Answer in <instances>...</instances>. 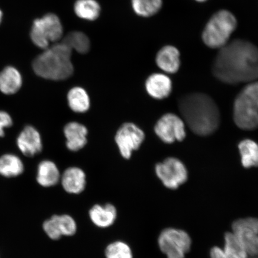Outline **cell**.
I'll use <instances>...</instances> for the list:
<instances>
[{
	"label": "cell",
	"mask_w": 258,
	"mask_h": 258,
	"mask_svg": "<svg viewBox=\"0 0 258 258\" xmlns=\"http://www.w3.org/2000/svg\"><path fill=\"white\" fill-rule=\"evenodd\" d=\"M216 78L228 85L258 80V48L250 42L237 39L219 49L213 64Z\"/></svg>",
	"instance_id": "cell-1"
},
{
	"label": "cell",
	"mask_w": 258,
	"mask_h": 258,
	"mask_svg": "<svg viewBox=\"0 0 258 258\" xmlns=\"http://www.w3.org/2000/svg\"><path fill=\"white\" fill-rule=\"evenodd\" d=\"M178 107L185 124L199 136L214 134L220 124L218 106L211 96L205 93H191L182 96Z\"/></svg>",
	"instance_id": "cell-2"
},
{
	"label": "cell",
	"mask_w": 258,
	"mask_h": 258,
	"mask_svg": "<svg viewBox=\"0 0 258 258\" xmlns=\"http://www.w3.org/2000/svg\"><path fill=\"white\" fill-rule=\"evenodd\" d=\"M72 53L73 51L62 42L54 43L35 58L32 68L35 73L42 78L55 81L66 80L74 72Z\"/></svg>",
	"instance_id": "cell-3"
},
{
	"label": "cell",
	"mask_w": 258,
	"mask_h": 258,
	"mask_svg": "<svg viewBox=\"0 0 258 258\" xmlns=\"http://www.w3.org/2000/svg\"><path fill=\"white\" fill-rule=\"evenodd\" d=\"M235 124L244 131L258 128V82H251L241 90L234 103Z\"/></svg>",
	"instance_id": "cell-4"
},
{
	"label": "cell",
	"mask_w": 258,
	"mask_h": 258,
	"mask_svg": "<svg viewBox=\"0 0 258 258\" xmlns=\"http://www.w3.org/2000/svg\"><path fill=\"white\" fill-rule=\"evenodd\" d=\"M237 20L227 10H221L213 15L202 32L203 43L209 48L220 49L229 43L236 30Z\"/></svg>",
	"instance_id": "cell-5"
},
{
	"label": "cell",
	"mask_w": 258,
	"mask_h": 258,
	"mask_svg": "<svg viewBox=\"0 0 258 258\" xmlns=\"http://www.w3.org/2000/svg\"><path fill=\"white\" fill-rule=\"evenodd\" d=\"M63 35V25L59 18L55 14H48L35 19L30 36L35 46L44 50L50 46V43H58Z\"/></svg>",
	"instance_id": "cell-6"
},
{
	"label": "cell",
	"mask_w": 258,
	"mask_h": 258,
	"mask_svg": "<svg viewBox=\"0 0 258 258\" xmlns=\"http://www.w3.org/2000/svg\"><path fill=\"white\" fill-rule=\"evenodd\" d=\"M158 243L167 258H185L191 249V238L184 230L168 228L161 231Z\"/></svg>",
	"instance_id": "cell-7"
},
{
	"label": "cell",
	"mask_w": 258,
	"mask_h": 258,
	"mask_svg": "<svg viewBox=\"0 0 258 258\" xmlns=\"http://www.w3.org/2000/svg\"><path fill=\"white\" fill-rule=\"evenodd\" d=\"M158 177L166 188L176 189L184 183L188 179V172L182 161L170 157L156 166Z\"/></svg>",
	"instance_id": "cell-8"
},
{
	"label": "cell",
	"mask_w": 258,
	"mask_h": 258,
	"mask_svg": "<svg viewBox=\"0 0 258 258\" xmlns=\"http://www.w3.org/2000/svg\"><path fill=\"white\" fill-rule=\"evenodd\" d=\"M155 132L160 140L166 144L182 141L186 137L185 122L174 114H167L157 121Z\"/></svg>",
	"instance_id": "cell-9"
},
{
	"label": "cell",
	"mask_w": 258,
	"mask_h": 258,
	"mask_svg": "<svg viewBox=\"0 0 258 258\" xmlns=\"http://www.w3.org/2000/svg\"><path fill=\"white\" fill-rule=\"evenodd\" d=\"M145 138L144 132L133 123L123 124L116 134L115 138L121 156L130 159L133 151L137 150L143 144Z\"/></svg>",
	"instance_id": "cell-10"
},
{
	"label": "cell",
	"mask_w": 258,
	"mask_h": 258,
	"mask_svg": "<svg viewBox=\"0 0 258 258\" xmlns=\"http://www.w3.org/2000/svg\"><path fill=\"white\" fill-rule=\"evenodd\" d=\"M17 145L21 153L27 157H33L43 149L41 138L36 128L27 125L17 138Z\"/></svg>",
	"instance_id": "cell-11"
},
{
	"label": "cell",
	"mask_w": 258,
	"mask_h": 258,
	"mask_svg": "<svg viewBox=\"0 0 258 258\" xmlns=\"http://www.w3.org/2000/svg\"><path fill=\"white\" fill-rule=\"evenodd\" d=\"M145 88L151 97L156 99L167 98L172 90V80L163 73H154L148 77Z\"/></svg>",
	"instance_id": "cell-12"
},
{
	"label": "cell",
	"mask_w": 258,
	"mask_h": 258,
	"mask_svg": "<svg viewBox=\"0 0 258 258\" xmlns=\"http://www.w3.org/2000/svg\"><path fill=\"white\" fill-rule=\"evenodd\" d=\"M180 51L173 46H164L158 51L156 62L158 67L167 74L178 72L180 66Z\"/></svg>",
	"instance_id": "cell-13"
},
{
	"label": "cell",
	"mask_w": 258,
	"mask_h": 258,
	"mask_svg": "<svg viewBox=\"0 0 258 258\" xmlns=\"http://www.w3.org/2000/svg\"><path fill=\"white\" fill-rule=\"evenodd\" d=\"M64 135L67 139V147L72 151L82 149L87 144L88 129L82 124L71 122L64 127Z\"/></svg>",
	"instance_id": "cell-14"
},
{
	"label": "cell",
	"mask_w": 258,
	"mask_h": 258,
	"mask_svg": "<svg viewBox=\"0 0 258 258\" xmlns=\"http://www.w3.org/2000/svg\"><path fill=\"white\" fill-rule=\"evenodd\" d=\"M117 216V210L111 204L96 205L89 211V217L93 223L102 228L110 227L114 223Z\"/></svg>",
	"instance_id": "cell-15"
},
{
	"label": "cell",
	"mask_w": 258,
	"mask_h": 258,
	"mask_svg": "<svg viewBox=\"0 0 258 258\" xmlns=\"http://www.w3.org/2000/svg\"><path fill=\"white\" fill-rule=\"evenodd\" d=\"M62 184L67 192L77 195L83 192L86 185L85 172L78 167H70L63 174Z\"/></svg>",
	"instance_id": "cell-16"
},
{
	"label": "cell",
	"mask_w": 258,
	"mask_h": 258,
	"mask_svg": "<svg viewBox=\"0 0 258 258\" xmlns=\"http://www.w3.org/2000/svg\"><path fill=\"white\" fill-rule=\"evenodd\" d=\"M22 77L19 71L13 67H7L0 72V91L5 95H14L20 90Z\"/></svg>",
	"instance_id": "cell-17"
},
{
	"label": "cell",
	"mask_w": 258,
	"mask_h": 258,
	"mask_svg": "<svg viewBox=\"0 0 258 258\" xmlns=\"http://www.w3.org/2000/svg\"><path fill=\"white\" fill-rule=\"evenodd\" d=\"M232 229L233 233L243 244L258 234V218H246L238 219L234 222Z\"/></svg>",
	"instance_id": "cell-18"
},
{
	"label": "cell",
	"mask_w": 258,
	"mask_h": 258,
	"mask_svg": "<svg viewBox=\"0 0 258 258\" xmlns=\"http://www.w3.org/2000/svg\"><path fill=\"white\" fill-rule=\"evenodd\" d=\"M59 171L55 164L49 160L41 161L38 166L37 176V182L40 185L53 186L59 182Z\"/></svg>",
	"instance_id": "cell-19"
},
{
	"label": "cell",
	"mask_w": 258,
	"mask_h": 258,
	"mask_svg": "<svg viewBox=\"0 0 258 258\" xmlns=\"http://www.w3.org/2000/svg\"><path fill=\"white\" fill-rule=\"evenodd\" d=\"M74 11L77 16L83 20L94 21L101 15V8L96 0H76Z\"/></svg>",
	"instance_id": "cell-20"
},
{
	"label": "cell",
	"mask_w": 258,
	"mask_h": 258,
	"mask_svg": "<svg viewBox=\"0 0 258 258\" xmlns=\"http://www.w3.org/2000/svg\"><path fill=\"white\" fill-rule=\"evenodd\" d=\"M24 166L17 156L6 154L0 157V175L6 177L18 176L24 172Z\"/></svg>",
	"instance_id": "cell-21"
},
{
	"label": "cell",
	"mask_w": 258,
	"mask_h": 258,
	"mask_svg": "<svg viewBox=\"0 0 258 258\" xmlns=\"http://www.w3.org/2000/svg\"><path fill=\"white\" fill-rule=\"evenodd\" d=\"M62 38V43L72 51H76L80 54L88 53L91 47L89 38L83 32H70Z\"/></svg>",
	"instance_id": "cell-22"
},
{
	"label": "cell",
	"mask_w": 258,
	"mask_h": 258,
	"mask_svg": "<svg viewBox=\"0 0 258 258\" xmlns=\"http://www.w3.org/2000/svg\"><path fill=\"white\" fill-rule=\"evenodd\" d=\"M242 165L245 168L258 167V144L251 140H244L238 144Z\"/></svg>",
	"instance_id": "cell-23"
},
{
	"label": "cell",
	"mask_w": 258,
	"mask_h": 258,
	"mask_svg": "<svg viewBox=\"0 0 258 258\" xmlns=\"http://www.w3.org/2000/svg\"><path fill=\"white\" fill-rule=\"evenodd\" d=\"M67 98L70 107L74 112H85L90 108V98L88 93L80 87H75L71 89Z\"/></svg>",
	"instance_id": "cell-24"
},
{
	"label": "cell",
	"mask_w": 258,
	"mask_h": 258,
	"mask_svg": "<svg viewBox=\"0 0 258 258\" xmlns=\"http://www.w3.org/2000/svg\"><path fill=\"white\" fill-rule=\"evenodd\" d=\"M135 14L143 18H150L159 12L163 6V0H131Z\"/></svg>",
	"instance_id": "cell-25"
},
{
	"label": "cell",
	"mask_w": 258,
	"mask_h": 258,
	"mask_svg": "<svg viewBox=\"0 0 258 258\" xmlns=\"http://www.w3.org/2000/svg\"><path fill=\"white\" fill-rule=\"evenodd\" d=\"M224 249L226 254L234 258H248L249 255L243 244L233 232L225 234Z\"/></svg>",
	"instance_id": "cell-26"
},
{
	"label": "cell",
	"mask_w": 258,
	"mask_h": 258,
	"mask_svg": "<svg viewBox=\"0 0 258 258\" xmlns=\"http://www.w3.org/2000/svg\"><path fill=\"white\" fill-rule=\"evenodd\" d=\"M105 256L106 258H133V253L127 244L117 241L106 248Z\"/></svg>",
	"instance_id": "cell-27"
},
{
	"label": "cell",
	"mask_w": 258,
	"mask_h": 258,
	"mask_svg": "<svg viewBox=\"0 0 258 258\" xmlns=\"http://www.w3.org/2000/svg\"><path fill=\"white\" fill-rule=\"evenodd\" d=\"M58 229L62 236H72L77 231V224L74 219L69 215H54Z\"/></svg>",
	"instance_id": "cell-28"
},
{
	"label": "cell",
	"mask_w": 258,
	"mask_h": 258,
	"mask_svg": "<svg viewBox=\"0 0 258 258\" xmlns=\"http://www.w3.org/2000/svg\"><path fill=\"white\" fill-rule=\"evenodd\" d=\"M43 227L45 233L51 239L59 240L62 237L59 230H58L55 221H54L53 217L45 221Z\"/></svg>",
	"instance_id": "cell-29"
},
{
	"label": "cell",
	"mask_w": 258,
	"mask_h": 258,
	"mask_svg": "<svg viewBox=\"0 0 258 258\" xmlns=\"http://www.w3.org/2000/svg\"><path fill=\"white\" fill-rule=\"evenodd\" d=\"M248 255L252 257L258 256V234L243 244Z\"/></svg>",
	"instance_id": "cell-30"
},
{
	"label": "cell",
	"mask_w": 258,
	"mask_h": 258,
	"mask_svg": "<svg viewBox=\"0 0 258 258\" xmlns=\"http://www.w3.org/2000/svg\"><path fill=\"white\" fill-rule=\"evenodd\" d=\"M13 120L11 116L4 111H0V138L5 136V129L11 127Z\"/></svg>",
	"instance_id": "cell-31"
},
{
	"label": "cell",
	"mask_w": 258,
	"mask_h": 258,
	"mask_svg": "<svg viewBox=\"0 0 258 258\" xmlns=\"http://www.w3.org/2000/svg\"><path fill=\"white\" fill-rule=\"evenodd\" d=\"M210 255H211V258H226V253L224 248L218 246L212 248Z\"/></svg>",
	"instance_id": "cell-32"
},
{
	"label": "cell",
	"mask_w": 258,
	"mask_h": 258,
	"mask_svg": "<svg viewBox=\"0 0 258 258\" xmlns=\"http://www.w3.org/2000/svg\"><path fill=\"white\" fill-rule=\"evenodd\" d=\"M2 17H3V13L1 11V10H0V24H1V22H2Z\"/></svg>",
	"instance_id": "cell-33"
},
{
	"label": "cell",
	"mask_w": 258,
	"mask_h": 258,
	"mask_svg": "<svg viewBox=\"0 0 258 258\" xmlns=\"http://www.w3.org/2000/svg\"><path fill=\"white\" fill-rule=\"evenodd\" d=\"M195 1L198 2L199 3H205L206 2L208 1V0H195Z\"/></svg>",
	"instance_id": "cell-34"
},
{
	"label": "cell",
	"mask_w": 258,
	"mask_h": 258,
	"mask_svg": "<svg viewBox=\"0 0 258 258\" xmlns=\"http://www.w3.org/2000/svg\"><path fill=\"white\" fill-rule=\"evenodd\" d=\"M226 258H234V257L228 256L227 255V254H226Z\"/></svg>",
	"instance_id": "cell-35"
}]
</instances>
